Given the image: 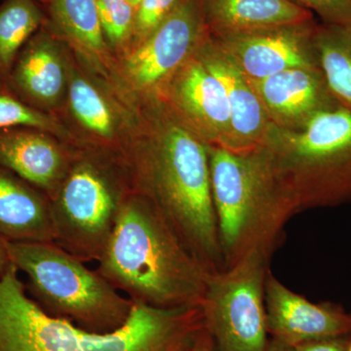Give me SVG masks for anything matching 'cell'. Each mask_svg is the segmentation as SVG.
<instances>
[{"mask_svg":"<svg viewBox=\"0 0 351 351\" xmlns=\"http://www.w3.org/2000/svg\"><path fill=\"white\" fill-rule=\"evenodd\" d=\"M209 36L202 0H182L152 34L115 59L120 89L133 101L158 96Z\"/></svg>","mask_w":351,"mask_h":351,"instance_id":"ba28073f","label":"cell"},{"mask_svg":"<svg viewBox=\"0 0 351 351\" xmlns=\"http://www.w3.org/2000/svg\"><path fill=\"white\" fill-rule=\"evenodd\" d=\"M297 5L316 14L321 24L351 25V0H291Z\"/></svg>","mask_w":351,"mask_h":351,"instance_id":"484cf974","label":"cell"},{"mask_svg":"<svg viewBox=\"0 0 351 351\" xmlns=\"http://www.w3.org/2000/svg\"><path fill=\"white\" fill-rule=\"evenodd\" d=\"M129 1H130L132 5H133L136 8V7L138 6V4L140 3V2L142 1V0H129Z\"/></svg>","mask_w":351,"mask_h":351,"instance_id":"1f68e13d","label":"cell"},{"mask_svg":"<svg viewBox=\"0 0 351 351\" xmlns=\"http://www.w3.org/2000/svg\"><path fill=\"white\" fill-rule=\"evenodd\" d=\"M208 31L215 38L314 19L291 0H202Z\"/></svg>","mask_w":351,"mask_h":351,"instance_id":"ffe728a7","label":"cell"},{"mask_svg":"<svg viewBox=\"0 0 351 351\" xmlns=\"http://www.w3.org/2000/svg\"><path fill=\"white\" fill-rule=\"evenodd\" d=\"M182 2V0H142L136 7L130 48L152 34Z\"/></svg>","mask_w":351,"mask_h":351,"instance_id":"d4e9b609","label":"cell"},{"mask_svg":"<svg viewBox=\"0 0 351 351\" xmlns=\"http://www.w3.org/2000/svg\"><path fill=\"white\" fill-rule=\"evenodd\" d=\"M7 250L27 276V294L53 317L97 334L115 331L130 317L134 302L55 242L7 241Z\"/></svg>","mask_w":351,"mask_h":351,"instance_id":"277c9868","label":"cell"},{"mask_svg":"<svg viewBox=\"0 0 351 351\" xmlns=\"http://www.w3.org/2000/svg\"><path fill=\"white\" fill-rule=\"evenodd\" d=\"M133 191L123 157L75 147L50 198L55 243L84 263L98 262Z\"/></svg>","mask_w":351,"mask_h":351,"instance_id":"8992f818","label":"cell"},{"mask_svg":"<svg viewBox=\"0 0 351 351\" xmlns=\"http://www.w3.org/2000/svg\"><path fill=\"white\" fill-rule=\"evenodd\" d=\"M39 2H40L41 4L45 3L46 0H38Z\"/></svg>","mask_w":351,"mask_h":351,"instance_id":"836d02e7","label":"cell"},{"mask_svg":"<svg viewBox=\"0 0 351 351\" xmlns=\"http://www.w3.org/2000/svg\"><path fill=\"white\" fill-rule=\"evenodd\" d=\"M265 351H294L292 346L284 345L280 341L272 339L269 341V345L265 348Z\"/></svg>","mask_w":351,"mask_h":351,"instance_id":"f1b7e54d","label":"cell"},{"mask_svg":"<svg viewBox=\"0 0 351 351\" xmlns=\"http://www.w3.org/2000/svg\"><path fill=\"white\" fill-rule=\"evenodd\" d=\"M348 351H351V341H350V343H348Z\"/></svg>","mask_w":351,"mask_h":351,"instance_id":"d6a6232c","label":"cell"},{"mask_svg":"<svg viewBox=\"0 0 351 351\" xmlns=\"http://www.w3.org/2000/svg\"><path fill=\"white\" fill-rule=\"evenodd\" d=\"M8 250H7V241L0 237V276L12 267Z\"/></svg>","mask_w":351,"mask_h":351,"instance_id":"83f0119b","label":"cell"},{"mask_svg":"<svg viewBox=\"0 0 351 351\" xmlns=\"http://www.w3.org/2000/svg\"><path fill=\"white\" fill-rule=\"evenodd\" d=\"M196 55L225 89L232 120L230 151H248L260 145L270 122L249 78L211 34Z\"/></svg>","mask_w":351,"mask_h":351,"instance_id":"ac0fdd59","label":"cell"},{"mask_svg":"<svg viewBox=\"0 0 351 351\" xmlns=\"http://www.w3.org/2000/svg\"><path fill=\"white\" fill-rule=\"evenodd\" d=\"M270 123L301 130L320 113L341 107L320 69H293L250 80Z\"/></svg>","mask_w":351,"mask_h":351,"instance_id":"9a60e30c","label":"cell"},{"mask_svg":"<svg viewBox=\"0 0 351 351\" xmlns=\"http://www.w3.org/2000/svg\"><path fill=\"white\" fill-rule=\"evenodd\" d=\"M267 326L272 339L292 346L351 334V314L330 304H313L289 290L267 270L265 281Z\"/></svg>","mask_w":351,"mask_h":351,"instance_id":"5bb4252c","label":"cell"},{"mask_svg":"<svg viewBox=\"0 0 351 351\" xmlns=\"http://www.w3.org/2000/svg\"><path fill=\"white\" fill-rule=\"evenodd\" d=\"M315 20L215 38L249 80L293 69H320Z\"/></svg>","mask_w":351,"mask_h":351,"instance_id":"7c38bea8","label":"cell"},{"mask_svg":"<svg viewBox=\"0 0 351 351\" xmlns=\"http://www.w3.org/2000/svg\"><path fill=\"white\" fill-rule=\"evenodd\" d=\"M346 337L308 341L293 348L294 351H348L350 339Z\"/></svg>","mask_w":351,"mask_h":351,"instance_id":"4316f807","label":"cell"},{"mask_svg":"<svg viewBox=\"0 0 351 351\" xmlns=\"http://www.w3.org/2000/svg\"><path fill=\"white\" fill-rule=\"evenodd\" d=\"M11 127L40 129L49 132L64 142L75 145L73 136L56 117L29 107L5 84L0 83V129Z\"/></svg>","mask_w":351,"mask_h":351,"instance_id":"603a6c76","label":"cell"},{"mask_svg":"<svg viewBox=\"0 0 351 351\" xmlns=\"http://www.w3.org/2000/svg\"><path fill=\"white\" fill-rule=\"evenodd\" d=\"M45 21V9L38 0L0 3V83L6 84L21 50Z\"/></svg>","mask_w":351,"mask_h":351,"instance_id":"44dd1931","label":"cell"},{"mask_svg":"<svg viewBox=\"0 0 351 351\" xmlns=\"http://www.w3.org/2000/svg\"><path fill=\"white\" fill-rule=\"evenodd\" d=\"M137 103V129L124 156L132 188L156 208L208 271H221L208 145L158 97Z\"/></svg>","mask_w":351,"mask_h":351,"instance_id":"6da1fadb","label":"cell"},{"mask_svg":"<svg viewBox=\"0 0 351 351\" xmlns=\"http://www.w3.org/2000/svg\"><path fill=\"white\" fill-rule=\"evenodd\" d=\"M68 52L45 21L21 50L6 86L29 107L58 119L68 95Z\"/></svg>","mask_w":351,"mask_h":351,"instance_id":"4fadbf2b","label":"cell"},{"mask_svg":"<svg viewBox=\"0 0 351 351\" xmlns=\"http://www.w3.org/2000/svg\"><path fill=\"white\" fill-rule=\"evenodd\" d=\"M208 335V332L206 334L204 335V336L202 337L199 339V341H196L195 343H193V346H189V348H186V350H182V351H196L197 350L198 346H199L200 343H202L203 339H205V337H206Z\"/></svg>","mask_w":351,"mask_h":351,"instance_id":"4dcf8cb0","label":"cell"},{"mask_svg":"<svg viewBox=\"0 0 351 351\" xmlns=\"http://www.w3.org/2000/svg\"><path fill=\"white\" fill-rule=\"evenodd\" d=\"M104 36L114 61L130 48L136 8L129 0H96Z\"/></svg>","mask_w":351,"mask_h":351,"instance_id":"cb8c5ba5","label":"cell"},{"mask_svg":"<svg viewBox=\"0 0 351 351\" xmlns=\"http://www.w3.org/2000/svg\"><path fill=\"white\" fill-rule=\"evenodd\" d=\"M156 97L205 144L232 149V120L225 89L196 53Z\"/></svg>","mask_w":351,"mask_h":351,"instance_id":"8fae6325","label":"cell"},{"mask_svg":"<svg viewBox=\"0 0 351 351\" xmlns=\"http://www.w3.org/2000/svg\"><path fill=\"white\" fill-rule=\"evenodd\" d=\"M260 147L298 212L351 202V110L320 113L301 130L270 123Z\"/></svg>","mask_w":351,"mask_h":351,"instance_id":"5b68a950","label":"cell"},{"mask_svg":"<svg viewBox=\"0 0 351 351\" xmlns=\"http://www.w3.org/2000/svg\"><path fill=\"white\" fill-rule=\"evenodd\" d=\"M212 198L225 269L246 256L269 260L298 213L262 147L234 152L208 145Z\"/></svg>","mask_w":351,"mask_h":351,"instance_id":"3957f363","label":"cell"},{"mask_svg":"<svg viewBox=\"0 0 351 351\" xmlns=\"http://www.w3.org/2000/svg\"><path fill=\"white\" fill-rule=\"evenodd\" d=\"M43 5L46 23L58 38L91 73L123 94L115 75L114 58L101 29L96 0H46Z\"/></svg>","mask_w":351,"mask_h":351,"instance_id":"e0dca14e","label":"cell"},{"mask_svg":"<svg viewBox=\"0 0 351 351\" xmlns=\"http://www.w3.org/2000/svg\"><path fill=\"white\" fill-rule=\"evenodd\" d=\"M18 272L12 265L0 276V351H105L103 334L46 313Z\"/></svg>","mask_w":351,"mask_h":351,"instance_id":"30bf717a","label":"cell"},{"mask_svg":"<svg viewBox=\"0 0 351 351\" xmlns=\"http://www.w3.org/2000/svg\"><path fill=\"white\" fill-rule=\"evenodd\" d=\"M75 145L32 127L0 129V166L52 197L71 165Z\"/></svg>","mask_w":351,"mask_h":351,"instance_id":"2e32d148","label":"cell"},{"mask_svg":"<svg viewBox=\"0 0 351 351\" xmlns=\"http://www.w3.org/2000/svg\"><path fill=\"white\" fill-rule=\"evenodd\" d=\"M0 237L8 242H54L49 197L1 166Z\"/></svg>","mask_w":351,"mask_h":351,"instance_id":"d6986e66","label":"cell"},{"mask_svg":"<svg viewBox=\"0 0 351 351\" xmlns=\"http://www.w3.org/2000/svg\"><path fill=\"white\" fill-rule=\"evenodd\" d=\"M69 88L58 119L76 147L123 157L138 125V103L89 71L69 48Z\"/></svg>","mask_w":351,"mask_h":351,"instance_id":"9c48e42d","label":"cell"},{"mask_svg":"<svg viewBox=\"0 0 351 351\" xmlns=\"http://www.w3.org/2000/svg\"><path fill=\"white\" fill-rule=\"evenodd\" d=\"M315 46L330 89L351 110V25L318 24Z\"/></svg>","mask_w":351,"mask_h":351,"instance_id":"7402d4cb","label":"cell"},{"mask_svg":"<svg viewBox=\"0 0 351 351\" xmlns=\"http://www.w3.org/2000/svg\"><path fill=\"white\" fill-rule=\"evenodd\" d=\"M196 351H216L215 350L213 339H212L210 334H208L205 339H203L202 343L198 346Z\"/></svg>","mask_w":351,"mask_h":351,"instance_id":"f546056e","label":"cell"},{"mask_svg":"<svg viewBox=\"0 0 351 351\" xmlns=\"http://www.w3.org/2000/svg\"><path fill=\"white\" fill-rule=\"evenodd\" d=\"M97 265L132 302L156 308L200 306L211 274L135 191L122 207Z\"/></svg>","mask_w":351,"mask_h":351,"instance_id":"7a4b0ae2","label":"cell"},{"mask_svg":"<svg viewBox=\"0 0 351 351\" xmlns=\"http://www.w3.org/2000/svg\"><path fill=\"white\" fill-rule=\"evenodd\" d=\"M269 260L246 256L210 274L200 307L216 351H265V281Z\"/></svg>","mask_w":351,"mask_h":351,"instance_id":"52a82bcc","label":"cell"}]
</instances>
